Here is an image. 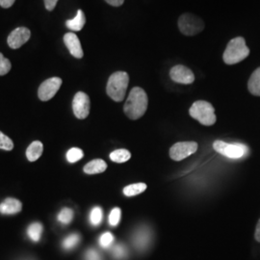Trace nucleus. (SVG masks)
I'll list each match as a JSON object with an SVG mask.
<instances>
[{
    "label": "nucleus",
    "mask_w": 260,
    "mask_h": 260,
    "mask_svg": "<svg viewBox=\"0 0 260 260\" xmlns=\"http://www.w3.org/2000/svg\"><path fill=\"white\" fill-rule=\"evenodd\" d=\"M148 105L149 100L146 92L140 87H134L125 102L123 111L130 120H138L145 115Z\"/></svg>",
    "instance_id": "obj_1"
},
{
    "label": "nucleus",
    "mask_w": 260,
    "mask_h": 260,
    "mask_svg": "<svg viewBox=\"0 0 260 260\" xmlns=\"http://www.w3.org/2000/svg\"><path fill=\"white\" fill-rule=\"evenodd\" d=\"M250 55V49L247 47L245 39L234 38L229 44L223 52V62L226 65H235L245 60Z\"/></svg>",
    "instance_id": "obj_2"
},
{
    "label": "nucleus",
    "mask_w": 260,
    "mask_h": 260,
    "mask_svg": "<svg viewBox=\"0 0 260 260\" xmlns=\"http://www.w3.org/2000/svg\"><path fill=\"white\" fill-rule=\"evenodd\" d=\"M129 83V76L125 72L114 73L109 77L106 92L114 102L121 103L124 99Z\"/></svg>",
    "instance_id": "obj_3"
},
{
    "label": "nucleus",
    "mask_w": 260,
    "mask_h": 260,
    "mask_svg": "<svg viewBox=\"0 0 260 260\" xmlns=\"http://www.w3.org/2000/svg\"><path fill=\"white\" fill-rule=\"evenodd\" d=\"M189 114L193 119L206 126L213 125L217 121L213 105L205 101H198L193 103Z\"/></svg>",
    "instance_id": "obj_4"
},
{
    "label": "nucleus",
    "mask_w": 260,
    "mask_h": 260,
    "mask_svg": "<svg viewBox=\"0 0 260 260\" xmlns=\"http://www.w3.org/2000/svg\"><path fill=\"white\" fill-rule=\"evenodd\" d=\"M177 25L180 32L185 36H195L205 29L204 20L198 16L186 13L179 17Z\"/></svg>",
    "instance_id": "obj_5"
},
{
    "label": "nucleus",
    "mask_w": 260,
    "mask_h": 260,
    "mask_svg": "<svg viewBox=\"0 0 260 260\" xmlns=\"http://www.w3.org/2000/svg\"><path fill=\"white\" fill-rule=\"evenodd\" d=\"M213 148L217 152L231 159H240L249 152L248 147L244 144L241 143L230 144L221 140H217L214 142Z\"/></svg>",
    "instance_id": "obj_6"
},
{
    "label": "nucleus",
    "mask_w": 260,
    "mask_h": 260,
    "mask_svg": "<svg viewBox=\"0 0 260 260\" xmlns=\"http://www.w3.org/2000/svg\"><path fill=\"white\" fill-rule=\"evenodd\" d=\"M198 150L196 142H179L170 149V157L175 161H181Z\"/></svg>",
    "instance_id": "obj_7"
},
{
    "label": "nucleus",
    "mask_w": 260,
    "mask_h": 260,
    "mask_svg": "<svg viewBox=\"0 0 260 260\" xmlns=\"http://www.w3.org/2000/svg\"><path fill=\"white\" fill-rule=\"evenodd\" d=\"M90 98L87 93L83 92H78L75 93L74 101H73V110L75 113V117L79 120L86 119L90 114Z\"/></svg>",
    "instance_id": "obj_8"
},
{
    "label": "nucleus",
    "mask_w": 260,
    "mask_h": 260,
    "mask_svg": "<svg viewBox=\"0 0 260 260\" xmlns=\"http://www.w3.org/2000/svg\"><path fill=\"white\" fill-rule=\"evenodd\" d=\"M62 85V79L59 77H52L41 84L38 95L42 102H48L59 91Z\"/></svg>",
    "instance_id": "obj_9"
},
{
    "label": "nucleus",
    "mask_w": 260,
    "mask_h": 260,
    "mask_svg": "<svg viewBox=\"0 0 260 260\" xmlns=\"http://www.w3.org/2000/svg\"><path fill=\"white\" fill-rule=\"evenodd\" d=\"M170 76L173 81L179 84H192L195 81L193 72L185 66L177 65L170 71Z\"/></svg>",
    "instance_id": "obj_10"
},
{
    "label": "nucleus",
    "mask_w": 260,
    "mask_h": 260,
    "mask_svg": "<svg viewBox=\"0 0 260 260\" xmlns=\"http://www.w3.org/2000/svg\"><path fill=\"white\" fill-rule=\"evenodd\" d=\"M31 37V32L26 27H19L11 32L8 37V45L13 49L22 47Z\"/></svg>",
    "instance_id": "obj_11"
},
{
    "label": "nucleus",
    "mask_w": 260,
    "mask_h": 260,
    "mask_svg": "<svg viewBox=\"0 0 260 260\" xmlns=\"http://www.w3.org/2000/svg\"><path fill=\"white\" fill-rule=\"evenodd\" d=\"M64 43L71 54L74 57L77 59H81L83 57V49L81 47L80 41L75 33H67L64 36Z\"/></svg>",
    "instance_id": "obj_12"
},
{
    "label": "nucleus",
    "mask_w": 260,
    "mask_h": 260,
    "mask_svg": "<svg viewBox=\"0 0 260 260\" xmlns=\"http://www.w3.org/2000/svg\"><path fill=\"white\" fill-rule=\"evenodd\" d=\"M22 209V205L17 199L8 198L2 204H0V213L12 215L19 213Z\"/></svg>",
    "instance_id": "obj_13"
},
{
    "label": "nucleus",
    "mask_w": 260,
    "mask_h": 260,
    "mask_svg": "<svg viewBox=\"0 0 260 260\" xmlns=\"http://www.w3.org/2000/svg\"><path fill=\"white\" fill-rule=\"evenodd\" d=\"M106 169H107V164L105 163V161H103L102 159H94L85 165L84 173L88 175L102 174Z\"/></svg>",
    "instance_id": "obj_14"
},
{
    "label": "nucleus",
    "mask_w": 260,
    "mask_h": 260,
    "mask_svg": "<svg viewBox=\"0 0 260 260\" xmlns=\"http://www.w3.org/2000/svg\"><path fill=\"white\" fill-rule=\"evenodd\" d=\"M86 23V18L82 10H78L76 16L73 19H69L66 22L67 27L73 31H81Z\"/></svg>",
    "instance_id": "obj_15"
},
{
    "label": "nucleus",
    "mask_w": 260,
    "mask_h": 260,
    "mask_svg": "<svg viewBox=\"0 0 260 260\" xmlns=\"http://www.w3.org/2000/svg\"><path fill=\"white\" fill-rule=\"evenodd\" d=\"M44 150V145L40 141H34L26 150V157L30 162H34L41 157Z\"/></svg>",
    "instance_id": "obj_16"
},
{
    "label": "nucleus",
    "mask_w": 260,
    "mask_h": 260,
    "mask_svg": "<svg viewBox=\"0 0 260 260\" xmlns=\"http://www.w3.org/2000/svg\"><path fill=\"white\" fill-rule=\"evenodd\" d=\"M248 89L251 94L260 96V67L251 75L248 82Z\"/></svg>",
    "instance_id": "obj_17"
},
{
    "label": "nucleus",
    "mask_w": 260,
    "mask_h": 260,
    "mask_svg": "<svg viewBox=\"0 0 260 260\" xmlns=\"http://www.w3.org/2000/svg\"><path fill=\"white\" fill-rule=\"evenodd\" d=\"M131 153L127 149H121L114 150L110 154V159L115 163H124L129 160Z\"/></svg>",
    "instance_id": "obj_18"
},
{
    "label": "nucleus",
    "mask_w": 260,
    "mask_h": 260,
    "mask_svg": "<svg viewBox=\"0 0 260 260\" xmlns=\"http://www.w3.org/2000/svg\"><path fill=\"white\" fill-rule=\"evenodd\" d=\"M147 184L145 183H135V184H131V185L126 186L123 189V194L126 197H133V196H137L143 193L144 191H146L147 189Z\"/></svg>",
    "instance_id": "obj_19"
},
{
    "label": "nucleus",
    "mask_w": 260,
    "mask_h": 260,
    "mask_svg": "<svg viewBox=\"0 0 260 260\" xmlns=\"http://www.w3.org/2000/svg\"><path fill=\"white\" fill-rule=\"evenodd\" d=\"M42 233H43V225H42V223H33L28 226V236H29V238L32 241H39L40 238H41Z\"/></svg>",
    "instance_id": "obj_20"
},
{
    "label": "nucleus",
    "mask_w": 260,
    "mask_h": 260,
    "mask_svg": "<svg viewBox=\"0 0 260 260\" xmlns=\"http://www.w3.org/2000/svg\"><path fill=\"white\" fill-rule=\"evenodd\" d=\"M80 240V236L77 233H73L71 235H69L63 242V247L66 250H72L74 249L75 246L79 243Z\"/></svg>",
    "instance_id": "obj_21"
},
{
    "label": "nucleus",
    "mask_w": 260,
    "mask_h": 260,
    "mask_svg": "<svg viewBox=\"0 0 260 260\" xmlns=\"http://www.w3.org/2000/svg\"><path fill=\"white\" fill-rule=\"evenodd\" d=\"M83 156L84 153L82 149H78V148H73L67 152V160L70 163H75V162L79 161Z\"/></svg>",
    "instance_id": "obj_22"
},
{
    "label": "nucleus",
    "mask_w": 260,
    "mask_h": 260,
    "mask_svg": "<svg viewBox=\"0 0 260 260\" xmlns=\"http://www.w3.org/2000/svg\"><path fill=\"white\" fill-rule=\"evenodd\" d=\"M74 218V211L71 208H64L58 215V221L60 223L68 224L71 223Z\"/></svg>",
    "instance_id": "obj_23"
},
{
    "label": "nucleus",
    "mask_w": 260,
    "mask_h": 260,
    "mask_svg": "<svg viewBox=\"0 0 260 260\" xmlns=\"http://www.w3.org/2000/svg\"><path fill=\"white\" fill-rule=\"evenodd\" d=\"M103 209L99 206L93 207L90 214V221L93 225H99L103 221Z\"/></svg>",
    "instance_id": "obj_24"
},
{
    "label": "nucleus",
    "mask_w": 260,
    "mask_h": 260,
    "mask_svg": "<svg viewBox=\"0 0 260 260\" xmlns=\"http://www.w3.org/2000/svg\"><path fill=\"white\" fill-rule=\"evenodd\" d=\"M13 148H14L13 141L0 131V149L4 150H12Z\"/></svg>",
    "instance_id": "obj_25"
},
{
    "label": "nucleus",
    "mask_w": 260,
    "mask_h": 260,
    "mask_svg": "<svg viewBox=\"0 0 260 260\" xmlns=\"http://www.w3.org/2000/svg\"><path fill=\"white\" fill-rule=\"evenodd\" d=\"M121 211L119 207L112 209L111 213L109 215V223L112 226L118 225V223H120V220H121Z\"/></svg>",
    "instance_id": "obj_26"
},
{
    "label": "nucleus",
    "mask_w": 260,
    "mask_h": 260,
    "mask_svg": "<svg viewBox=\"0 0 260 260\" xmlns=\"http://www.w3.org/2000/svg\"><path fill=\"white\" fill-rule=\"evenodd\" d=\"M12 68L11 62L0 53V75H7Z\"/></svg>",
    "instance_id": "obj_27"
},
{
    "label": "nucleus",
    "mask_w": 260,
    "mask_h": 260,
    "mask_svg": "<svg viewBox=\"0 0 260 260\" xmlns=\"http://www.w3.org/2000/svg\"><path fill=\"white\" fill-rule=\"evenodd\" d=\"M114 241V236L110 233H103L100 239V244L103 248H108Z\"/></svg>",
    "instance_id": "obj_28"
},
{
    "label": "nucleus",
    "mask_w": 260,
    "mask_h": 260,
    "mask_svg": "<svg viewBox=\"0 0 260 260\" xmlns=\"http://www.w3.org/2000/svg\"><path fill=\"white\" fill-rule=\"evenodd\" d=\"M144 233H145V232H141L136 236L135 242L138 245V247H145L147 245V243H148L149 237L147 238V233L145 235H144Z\"/></svg>",
    "instance_id": "obj_29"
},
{
    "label": "nucleus",
    "mask_w": 260,
    "mask_h": 260,
    "mask_svg": "<svg viewBox=\"0 0 260 260\" xmlns=\"http://www.w3.org/2000/svg\"><path fill=\"white\" fill-rule=\"evenodd\" d=\"M125 254H126V251H125L124 247H122L121 245H118V246H116L114 248V255H115V257L122 258V257L125 256Z\"/></svg>",
    "instance_id": "obj_30"
},
{
    "label": "nucleus",
    "mask_w": 260,
    "mask_h": 260,
    "mask_svg": "<svg viewBox=\"0 0 260 260\" xmlns=\"http://www.w3.org/2000/svg\"><path fill=\"white\" fill-rule=\"evenodd\" d=\"M86 260H102V257L95 250H89L86 252Z\"/></svg>",
    "instance_id": "obj_31"
},
{
    "label": "nucleus",
    "mask_w": 260,
    "mask_h": 260,
    "mask_svg": "<svg viewBox=\"0 0 260 260\" xmlns=\"http://www.w3.org/2000/svg\"><path fill=\"white\" fill-rule=\"evenodd\" d=\"M57 2H58V0H45L46 8H47L48 11H53L56 7Z\"/></svg>",
    "instance_id": "obj_32"
},
{
    "label": "nucleus",
    "mask_w": 260,
    "mask_h": 260,
    "mask_svg": "<svg viewBox=\"0 0 260 260\" xmlns=\"http://www.w3.org/2000/svg\"><path fill=\"white\" fill-rule=\"evenodd\" d=\"M15 1L16 0H0V6L2 8L7 9V8L12 7V5L15 3Z\"/></svg>",
    "instance_id": "obj_33"
},
{
    "label": "nucleus",
    "mask_w": 260,
    "mask_h": 260,
    "mask_svg": "<svg viewBox=\"0 0 260 260\" xmlns=\"http://www.w3.org/2000/svg\"><path fill=\"white\" fill-rule=\"evenodd\" d=\"M109 5H111V6H114V7H120L121 6L122 4H123V2H124V0H105Z\"/></svg>",
    "instance_id": "obj_34"
},
{
    "label": "nucleus",
    "mask_w": 260,
    "mask_h": 260,
    "mask_svg": "<svg viewBox=\"0 0 260 260\" xmlns=\"http://www.w3.org/2000/svg\"><path fill=\"white\" fill-rule=\"evenodd\" d=\"M254 238L255 240L260 243V219L259 221L257 222L256 228H255V233H254Z\"/></svg>",
    "instance_id": "obj_35"
}]
</instances>
